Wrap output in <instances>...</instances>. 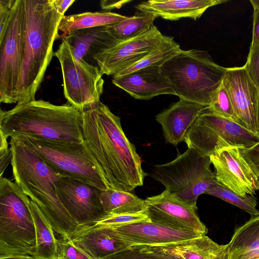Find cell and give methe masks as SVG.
Segmentation results:
<instances>
[{"instance_id": "cell-23", "label": "cell", "mask_w": 259, "mask_h": 259, "mask_svg": "<svg viewBox=\"0 0 259 259\" xmlns=\"http://www.w3.org/2000/svg\"><path fill=\"white\" fill-rule=\"evenodd\" d=\"M144 247L178 259L226 258L227 244H219L205 235L164 245Z\"/></svg>"}, {"instance_id": "cell-4", "label": "cell", "mask_w": 259, "mask_h": 259, "mask_svg": "<svg viewBox=\"0 0 259 259\" xmlns=\"http://www.w3.org/2000/svg\"><path fill=\"white\" fill-rule=\"evenodd\" d=\"M10 145L15 182L46 215L55 232L60 237H70L79 226L57 195L55 183L62 176L16 137L10 138Z\"/></svg>"}, {"instance_id": "cell-5", "label": "cell", "mask_w": 259, "mask_h": 259, "mask_svg": "<svg viewBox=\"0 0 259 259\" xmlns=\"http://www.w3.org/2000/svg\"><path fill=\"white\" fill-rule=\"evenodd\" d=\"M180 99L209 106L227 68L218 64L204 50H181L161 67Z\"/></svg>"}, {"instance_id": "cell-30", "label": "cell", "mask_w": 259, "mask_h": 259, "mask_svg": "<svg viewBox=\"0 0 259 259\" xmlns=\"http://www.w3.org/2000/svg\"><path fill=\"white\" fill-rule=\"evenodd\" d=\"M204 193L217 197L234 205L251 216L259 214V210L256 208L257 199L253 195L241 196L217 181L211 185Z\"/></svg>"}, {"instance_id": "cell-37", "label": "cell", "mask_w": 259, "mask_h": 259, "mask_svg": "<svg viewBox=\"0 0 259 259\" xmlns=\"http://www.w3.org/2000/svg\"><path fill=\"white\" fill-rule=\"evenodd\" d=\"M16 0H0V34L6 29Z\"/></svg>"}, {"instance_id": "cell-19", "label": "cell", "mask_w": 259, "mask_h": 259, "mask_svg": "<svg viewBox=\"0 0 259 259\" xmlns=\"http://www.w3.org/2000/svg\"><path fill=\"white\" fill-rule=\"evenodd\" d=\"M209 106L180 99L169 108L155 116L162 126L167 143L174 145L184 141L188 132Z\"/></svg>"}, {"instance_id": "cell-31", "label": "cell", "mask_w": 259, "mask_h": 259, "mask_svg": "<svg viewBox=\"0 0 259 259\" xmlns=\"http://www.w3.org/2000/svg\"><path fill=\"white\" fill-rule=\"evenodd\" d=\"M208 110L217 115L235 121L231 100L223 80L212 94Z\"/></svg>"}, {"instance_id": "cell-12", "label": "cell", "mask_w": 259, "mask_h": 259, "mask_svg": "<svg viewBox=\"0 0 259 259\" xmlns=\"http://www.w3.org/2000/svg\"><path fill=\"white\" fill-rule=\"evenodd\" d=\"M58 198L79 226L95 224L107 214L101 201V190L69 177L61 176L56 182Z\"/></svg>"}, {"instance_id": "cell-41", "label": "cell", "mask_w": 259, "mask_h": 259, "mask_svg": "<svg viewBox=\"0 0 259 259\" xmlns=\"http://www.w3.org/2000/svg\"><path fill=\"white\" fill-rule=\"evenodd\" d=\"M130 1H101L100 6L103 10H111L114 9H119L124 4Z\"/></svg>"}, {"instance_id": "cell-21", "label": "cell", "mask_w": 259, "mask_h": 259, "mask_svg": "<svg viewBox=\"0 0 259 259\" xmlns=\"http://www.w3.org/2000/svg\"><path fill=\"white\" fill-rule=\"evenodd\" d=\"M226 0H150L136 6L139 11L170 21L199 18L209 8L226 3Z\"/></svg>"}, {"instance_id": "cell-43", "label": "cell", "mask_w": 259, "mask_h": 259, "mask_svg": "<svg viewBox=\"0 0 259 259\" xmlns=\"http://www.w3.org/2000/svg\"><path fill=\"white\" fill-rule=\"evenodd\" d=\"M253 9L259 8V0H250Z\"/></svg>"}, {"instance_id": "cell-8", "label": "cell", "mask_w": 259, "mask_h": 259, "mask_svg": "<svg viewBox=\"0 0 259 259\" xmlns=\"http://www.w3.org/2000/svg\"><path fill=\"white\" fill-rule=\"evenodd\" d=\"M32 148L51 168L104 190L110 188L99 162L84 141L52 142L26 137H15Z\"/></svg>"}, {"instance_id": "cell-25", "label": "cell", "mask_w": 259, "mask_h": 259, "mask_svg": "<svg viewBox=\"0 0 259 259\" xmlns=\"http://www.w3.org/2000/svg\"><path fill=\"white\" fill-rule=\"evenodd\" d=\"M128 17L110 12H84L64 15L58 26V31L62 32L59 35L60 38L67 37L80 29L115 24Z\"/></svg>"}, {"instance_id": "cell-39", "label": "cell", "mask_w": 259, "mask_h": 259, "mask_svg": "<svg viewBox=\"0 0 259 259\" xmlns=\"http://www.w3.org/2000/svg\"><path fill=\"white\" fill-rule=\"evenodd\" d=\"M51 2L56 11L63 16L66 11L75 0H51Z\"/></svg>"}, {"instance_id": "cell-26", "label": "cell", "mask_w": 259, "mask_h": 259, "mask_svg": "<svg viewBox=\"0 0 259 259\" xmlns=\"http://www.w3.org/2000/svg\"><path fill=\"white\" fill-rule=\"evenodd\" d=\"M30 205L36 235V246L32 256L38 259H57L58 240L53 226L37 205L31 200Z\"/></svg>"}, {"instance_id": "cell-14", "label": "cell", "mask_w": 259, "mask_h": 259, "mask_svg": "<svg viewBox=\"0 0 259 259\" xmlns=\"http://www.w3.org/2000/svg\"><path fill=\"white\" fill-rule=\"evenodd\" d=\"M164 36L153 25L147 32L120 41L98 54L94 59L103 75L113 76L143 59L162 40Z\"/></svg>"}, {"instance_id": "cell-36", "label": "cell", "mask_w": 259, "mask_h": 259, "mask_svg": "<svg viewBox=\"0 0 259 259\" xmlns=\"http://www.w3.org/2000/svg\"><path fill=\"white\" fill-rule=\"evenodd\" d=\"M240 151L253 172L259 178V141L249 148H240Z\"/></svg>"}, {"instance_id": "cell-28", "label": "cell", "mask_w": 259, "mask_h": 259, "mask_svg": "<svg viewBox=\"0 0 259 259\" xmlns=\"http://www.w3.org/2000/svg\"><path fill=\"white\" fill-rule=\"evenodd\" d=\"M182 49L172 36L164 35L162 40L139 61L113 76H121L139 70L161 67Z\"/></svg>"}, {"instance_id": "cell-20", "label": "cell", "mask_w": 259, "mask_h": 259, "mask_svg": "<svg viewBox=\"0 0 259 259\" xmlns=\"http://www.w3.org/2000/svg\"><path fill=\"white\" fill-rule=\"evenodd\" d=\"M112 82L136 99L150 100L161 95H176L160 67L145 68L121 76H113Z\"/></svg>"}, {"instance_id": "cell-34", "label": "cell", "mask_w": 259, "mask_h": 259, "mask_svg": "<svg viewBox=\"0 0 259 259\" xmlns=\"http://www.w3.org/2000/svg\"><path fill=\"white\" fill-rule=\"evenodd\" d=\"M57 259H93L77 248L70 237L57 238Z\"/></svg>"}, {"instance_id": "cell-35", "label": "cell", "mask_w": 259, "mask_h": 259, "mask_svg": "<svg viewBox=\"0 0 259 259\" xmlns=\"http://www.w3.org/2000/svg\"><path fill=\"white\" fill-rule=\"evenodd\" d=\"M244 65L258 90L257 121L259 134V46L249 50L247 61Z\"/></svg>"}, {"instance_id": "cell-29", "label": "cell", "mask_w": 259, "mask_h": 259, "mask_svg": "<svg viewBox=\"0 0 259 259\" xmlns=\"http://www.w3.org/2000/svg\"><path fill=\"white\" fill-rule=\"evenodd\" d=\"M156 18L153 14L139 11L133 16L106 27L111 36L119 41H123L147 32Z\"/></svg>"}, {"instance_id": "cell-13", "label": "cell", "mask_w": 259, "mask_h": 259, "mask_svg": "<svg viewBox=\"0 0 259 259\" xmlns=\"http://www.w3.org/2000/svg\"><path fill=\"white\" fill-rule=\"evenodd\" d=\"M146 213L150 221L175 230L206 235L207 229L193 207L165 189L160 194L145 199Z\"/></svg>"}, {"instance_id": "cell-15", "label": "cell", "mask_w": 259, "mask_h": 259, "mask_svg": "<svg viewBox=\"0 0 259 259\" xmlns=\"http://www.w3.org/2000/svg\"><path fill=\"white\" fill-rule=\"evenodd\" d=\"M239 147L226 148L209 156L218 182L241 196L254 195L259 179L245 161Z\"/></svg>"}, {"instance_id": "cell-38", "label": "cell", "mask_w": 259, "mask_h": 259, "mask_svg": "<svg viewBox=\"0 0 259 259\" xmlns=\"http://www.w3.org/2000/svg\"><path fill=\"white\" fill-rule=\"evenodd\" d=\"M252 38L250 49L259 46V8L253 9Z\"/></svg>"}, {"instance_id": "cell-2", "label": "cell", "mask_w": 259, "mask_h": 259, "mask_svg": "<svg viewBox=\"0 0 259 259\" xmlns=\"http://www.w3.org/2000/svg\"><path fill=\"white\" fill-rule=\"evenodd\" d=\"M82 109L69 102L57 105L42 100L17 104L1 110L0 134L6 138L26 137L60 143L84 141Z\"/></svg>"}, {"instance_id": "cell-22", "label": "cell", "mask_w": 259, "mask_h": 259, "mask_svg": "<svg viewBox=\"0 0 259 259\" xmlns=\"http://www.w3.org/2000/svg\"><path fill=\"white\" fill-rule=\"evenodd\" d=\"M63 38L77 59L95 66V56L120 42L109 33L106 26L80 29Z\"/></svg>"}, {"instance_id": "cell-16", "label": "cell", "mask_w": 259, "mask_h": 259, "mask_svg": "<svg viewBox=\"0 0 259 259\" xmlns=\"http://www.w3.org/2000/svg\"><path fill=\"white\" fill-rule=\"evenodd\" d=\"M223 82L231 100L235 121L259 135L257 121L258 90L245 66L227 68Z\"/></svg>"}, {"instance_id": "cell-3", "label": "cell", "mask_w": 259, "mask_h": 259, "mask_svg": "<svg viewBox=\"0 0 259 259\" xmlns=\"http://www.w3.org/2000/svg\"><path fill=\"white\" fill-rule=\"evenodd\" d=\"M24 57L17 85V104L35 100V94L54 55L53 45L60 38L58 26L63 17L55 9L51 0H24Z\"/></svg>"}, {"instance_id": "cell-10", "label": "cell", "mask_w": 259, "mask_h": 259, "mask_svg": "<svg viewBox=\"0 0 259 259\" xmlns=\"http://www.w3.org/2000/svg\"><path fill=\"white\" fill-rule=\"evenodd\" d=\"M24 0H16L6 30L0 34V102L18 103L17 85L24 57Z\"/></svg>"}, {"instance_id": "cell-32", "label": "cell", "mask_w": 259, "mask_h": 259, "mask_svg": "<svg viewBox=\"0 0 259 259\" xmlns=\"http://www.w3.org/2000/svg\"><path fill=\"white\" fill-rule=\"evenodd\" d=\"M107 259H178L173 256L160 253L142 246H133Z\"/></svg>"}, {"instance_id": "cell-6", "label": "cell", "mask_w": 259, "mask_h": 259, "mask_svg": "<svg viewBox=\"0 0 259 259\" xmlns=\"http://www.w3.org/2000/svg\"><path fill=\"white\" fill-rule=\"evenodd\" d=\"M30 200L16 182L0 178V257L33 254L36 235Z\"/></svg>"}, {"instance_id": "cell-18", "label": "cell", "mask_w": 259, "mask_h": 259, "mask_svg": "<svg viewBox=\"0 0 259 259\" xmlns=\"http://www.w3.org/2000/svg\"><path fill=\"white\" fill-rule=\"evenodd\" d=\"M111 227L133 246H161L205 235L196 232L170 229L151 222Z\"/></svg>"}, {"instance_id": "cell-17", "label": "cell", "mask_w": 259, "mask_h": 259, "mask_svg": "<svg viewBox=\"0 0 259 259\" xmlns=\"http://www.w3.org/2000/svg\"><path fill=\"white\" fill-rule=\"evenodd\" d=\"M70 239L93 259H107L133 246L112 227L95 224L79 226Z\"/></svg>"}, {"instance_id": "cell-7", "label": "cell", "mask_w": 259, "mask_h": 259, "mask_svg": "<svg viewBox=\"0 0 259 259\" xmlns=\"http://www.w3.org/2000/svg\"><path fill=\"white\" fill-rule=\"evenodd\" d=\"M209 156L188 148L171 161L156 165L151 175L177 198L197 208L198 196L217 181Z\"/></svg>"}, {"instance_id": "cell-9", "label": "cell", "mask_w": 259, "mask_h": 259, "mask_svg": "<svg viewBox=\"0 0 259 259\" xmlns=\"http://www.w3.org/2000/svg\"><path fill=\"white\" fill-rule=\"evenodd\" d=\"M258 141V134L208 109L197 118L184 140L188 148L208 156L226 148H249Z\"/></svg>"}, {"instance_id": "cell-33", "label": "cell", "mask_w": 259, "mask_h": 259, "mask_svg": "<svg viewBox=\"0 0 259 259\" xmlns=\"http://www.w3.org/2000/svg\"><path fill=\"white\" fill-rule=\"evenodd\" d=\"M142 222H151L146 212L137 213L107 214L95 224L115 227Z\"/></svg>"}, {"instance_id": "cell-42", "label": "cell", "mask_w": 259, "mask_h": 259, "mask_svg": "<svg viewBox=\"0 0 259 259\" xmlns=\"http://www.w3.org/2000/svg\"><path fill=\"white\" fill-rule=\"evenodd\" d=\"M0 259H38L30 255H19L0 257Z\"/></svg>"}, {"instance_id": "cell-27", "label": "cell", "mask_w": 259, "mask_h": 259, "mask_svg": "<svg viewBox=\"0 0 259 259\" xmlns=\"http://www.w3.org/2000/svg\"><path fill=\"white\" fill-rule=\"evenodd\" d=\"M100 199L107 214L146 212L145 199L131 192L109 188L101 191Z\"/></svg>"}, {"instance_id": "cell-24", "label": "cell", "mask_w": 259, "mask_h": 259, "mask_svg": "<svg viewBox=\"0 0 259 259\" xmlns=\"http://www.w3.org/2000/svg\"><path fill=\"white\" fill-rule=\"evenodd\" d=\"M226 259H259V214L236 229L227 244Z\"/></svg>"}, {"instance_id": "cell-1", "label": "cell", "mask_w": 259, "mask_h": 259, "mask_svg": "<svg viewBox=\"0 0 259 259\" xmlns=\"http://www.w3.org/2000/svg\"><path fill=\"white\" fill-rule=\"evenodd\" d=\"M83 140L111 188L132 192L146 175L135 147L126 137L120 117L100 101L82 108Z\"/></svg>"}, {"instance_id": "cell-40", "label": "cell", "mask_w": 259, "mask_h": 259, "mask_svg": "<svg viewBox=\"0 0 259 259\" xmlns=\"http://www.w3.org/2000/svg\"><path fill=\"white\" fill-rule=\"evenodd\" d=\"M11 159L12 152L10 148L8 151L0 153V178L3 177V175Z\"/></svg>"}, {"instance_id": "cell-11", "label": "cell", "mask_w": 259, "mask_h": 259, "mask_svg": "<svg viewBox=\"0 0 259 259\" xmlns=\"http://www.w3.org/2000/svg\"><path fill=\"white\" fill-rule=\"evenodd\" d=\"M62 40L54 56L61 65L64 96L70 104L82 109L100 101L103 92V74L98 66L77 59L67 41Z\"/></svg>"}]
</instances>
